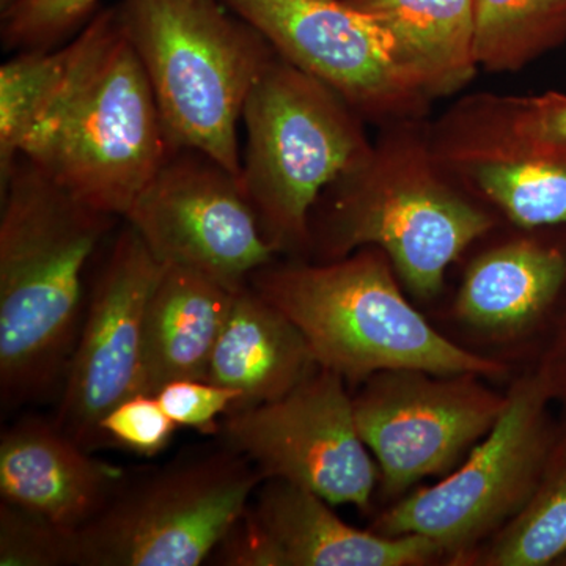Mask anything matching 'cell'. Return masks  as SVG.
<instances>
[{"instance_id": "cell-1", "label": "cell", "mask_w": 566, "mask_h": 566, "mask_svg": "<svg viewBox=\"0 0 566 566\" xmlns=\"http://www.w3.org/2000/svg\"><path fill=\"white\" fill-rule=\"evenodd\" d=\"M2 406L63 385L87 307L84 275L114 216L92 210L20 159L0 185Z\"/></svg>"}, {"instance_id": "cell-2", "label": "cell", "mask_w": 566, "mask_h": 566, "mask_svg": "<svg viewBox=\"0 0 566 566\" xmlns=\"http://www.w3.org/2000/svg\"><path fill=\"white\" fill-rule=\"evenodd\" d=\"M71 43L61 88L21 158L92 210L125 218L175 148L117 7Z\"/></svg>"}, {"instance_id": "cell-3", "label": "cell", "mask_w": 566, "mask_h": 566, "mask_svg": "<svg viewBox=\"0 0 566 566\" xmlns=\"http://www.w3.org/2000/svg\"><path fill=\"white\" fill-rule=\"evenodd\" d=\"M249 285L304 335L316 364L359 387L386 370L502 378L509 367L463 348L409 303L379 249L326 264L262 268Z\"/></svg>"}, {"instance_id": "cell-4", "label": "cell", "mask_w": 566, "mask_h": 566, "mask_svg": "<svg viewBox=\"0 0 566 566\" xmlns=\"http://www.w3.org/2000/svg\"><path fill=\"white\" fill-rule=\"evenodd\" d=\"M117 11L175 150L241 178L238 125L275 59L270 41L223 0H120Z\"/></svg>"}, {"instance_id": "cell-5", "label": "cell", "mask_w": 566, "mask_h": 566, "mask_svg": "<svg viewBox=\"0 0 566 566\" xmlns=\"http://www.w3.org/2000/svg\"><path fill=\"white\" fill-rule=\"evenodd\" d=\"M340 98L277 55L249 93L240 180L277 251L307 243L319 193L363 164L359 129Z\"/></svg>"}, {"instance_id": "cell-6", "label": "cell", "mask_w": 566, "mask_h": 566, "mask_svg": "<svg viewBox=\"0 0 566 566\" xmlns=\"http://www.w3.org/2000/svg\"><path fill=\"white\" fill-rule=\"evenodd\" d=\"M551 403L538 371L517 378L497 422L464 460L434 485L401 495L368 528L424 536L441 547L446 564L468 565L534 494L556 436Z\"/></svg>"}, {"instance_id": "cell-7", "label": "cell", "mask_w": 566, "mask_h": 566, "mask_svg": "<svg viewBox=\"0 0 566 566\" xmlns=\"http://www.w3.org/2000/svg\"><path fill=\"white\" fill-rule=\"evenodd\" d=\"M263 476L229 447L126 476L77 532L80 566H199L248 509Z\"/></svg>"}, {"instance_id": "cell-8", "label": "cell", "mask_w": 566, "mask_h": 566, "mask_svg": "<svg viewBox=\"0 0 566 566\" xmlns=\"http://www.w3.org/2000/svg\"><path fill=\"white\" fill-rule=\"evenodd\" d=\"M472 374L379 371L353 395L360 438L379 469V493L389 501L422 480L444 476L497 422L506 394Z\"/></svg>"}, {"instance_id": "cell-9", "label": "cell", "mask_w": 566, "mask_h": 566, "mask_svg": "<svg viewBox=\"0 0 566 566\" xmlns=\"http://www.w3.org/2000/svg\"><path fill=\"white\" fill-rule=\"evenodd\" d=\"M348 387L340 375L318 367L277 400L223 416L222 446L248 458L263 479L368 513L379 469L357 430Z\"/></svg>"}, {"instance_id": "cell-10", "label": "cell", "mask_w": 566, "mask_h": 566, "mask_svg": "<svg viewBox=\"0 0 566 566\" xmlns=\"http://www.w3.org/2000/svg\"><path fill=\"white\" fill-rule=\"evenodd\" d=\"M125 219L164 266L197 271L232 292L279 252L240 178L202 153L175 150Z\"/></svg>"}, {"instance_id": "cell-11", "label": "cell", "mask_w": 566, "mask_h": 566, "mask_svg": "<svg viewBox=\"0 0 566 566\" xmlns=\"http://www.w3.org/2000/svg\"><path fill=\"white\" fill-rule=\"evenodd\" d=\"M164 264L126 223L88 290L54 422L85 449L104 441L111 409L140 394L144 319Z\"/></svg>"}, {"instance_id": "cell-12", "label": "cell", "mask_w": 566, "mask_h": 566, "mask_svg": "<svg viewBox=\"0 0 566 566\" xmlns=\"http://www.w3.org/2000/svg\"><path fill=\"white\" fill-rule=\"evenodd\" d=\"M491 226L485 212L431 182L363 186L338 202L326 248L334 260L357 248L379 249L408 293L430 301L447 268Z\"/></svg>"}, {"instance_id": "cell-13", "label": "cell", "mask_w": 566, "mask_h": 566, "mask_svg": "<svg viewBox=\"0 0 566 566\" xmlns=\"http://www.w3.org/2000/svg\"><path fill=\"white\" fill-rule=\"evenodd\" d=\"M446 560L417 535L385 536L345 523L318 494L264 479L210 562L222 566H424Z\"/></svg>"}, {"instance_id": "cell-14", "label": "cell", "mask_w": 566, "mask_h": 566, "mask_svg": "<svg viewBox=\"0 0 566 566\" xmlns=\"http://www.w3.org/2000/svg\"><path fill=\"white\" fill-rule=\"evenodd\" d=\"M279 57L364 106L417 91L390 33L346 0H223Z\"/></svg>"}, {"instance_id": "cell-15", "label": "cell", "mask_w": 566, "mask_h": 566, "mask_svg": "<svg viewBox=\"0 0 566 566\" xmlns=\"http://www.w3.org/2000/svg\"><path fill=\"white\" fill-rule=\"evenodd\" d=\"M128 472L91 455L55 422L28 417L3 431L0 495L7 504L80 532L103 512Z\"/></svg>"}, {"instance_id": "cell-16", "label": "cell", "mask_w": 566, "mask_h": 566, "mask_svg": "<svg viewBox=\"0 0 566 566\" xmlns=\"http://www.w3.org/2000/svg\"><path fill=\"white\" fill-rule=\"evenodd\" d=\"M565 285L562 249L513 241L471 263L458 292L455 314L464 326L488 337H524L553 322Z\"/></svg>"}, {"instance_id": "cell-17", "label": "cell", "mask_w": 566, "mask_h": 566, "mask_svg": "<svg viewBox=\"0 0 566 566\" xmlns=\"http://www.w3.org/2000/svg\"><path fill=\"white\" fill-rule=\"evenodd\" d=\"M318 367L304 335L279 308L251 285L234 292L207 375L240 395L232 411L277 400Z\"/></svg>"}, {"instance_id": "cell-18", "label": "cell", "mask_w": 566, "mask_h": 566, "mask_svg": "<svg viewBox=\"0 0 566 566\" xmlns=\"http://www.w3.org/2000/svg\"><path fill=\"white\" fill-rule=\"evenodd\" d=\"M232 290L186 268L164 266L144 319L140 394L177 379H207Z\"/></svg>"}, {"instance_id": "cell-19", "label": "cell", "mask_w": 566, "mask_h": 566, "mask_svg": "<svg viewBox=\"0 0 566 566\" xmlns=\"http://www.w3.org/2000/svg\"><path fill=\"white\" fill-rule=\"evenodd\" d=\"M390 33L416 88L453 92L475 66V0H346Z\"/></svg>"}, {"instance_id": "cell-20", "label": "cell", "mask_w": 566, "mask_h": 566, "mask_svg": "<svg viewBox=\"0 0 566 566\" xmlns=\"http://www.w3.org/2000/svg\"><path fill=\"white\" fill-rule=\"evenodd\" d=\"M566 554V419L534 494L506 526L471 557L475 566H556Z\"/></svg>"}, {"instance_id": "cell-21", "label": "cell", "mask_w": 566, "mask_h": 566, "mask_svg": "<svg viewBox=\"0 0 566 566\" xmlns=\"http://www.w3.org/2000/svg\"><path fill=\"white\" fill-rule=\"evenodd\" d=\"M532 148L527 158L475 164L476 185L520 227L566 226V148Z\"/></svg>"}, {"instance_id": "cell-22", "label": "cell", "mask_w": 566, "mask_h": 566, "mask_svg": "<svg viewBox=\"0 0 566 566\" xmlns=\"http://www.w3.org/2000/svg\"><path fill=\"white\" fill-rule=\"evenodd\" d=\"M71 52V43L22 51L0 69V185L9 180L25 140L61 88Z\"/></svg>"}, {"instance_id": "cell-23", "label": "cell", "mask_w": 566, "mask_h": 566, "mask_svg": "<svg viewBox=\"0 0 566 566\" xmlns=\"http://www.w3.org/2000/svg\"><path fill=\"white\" fill-rule=\"evenodd\" d=\"M566 29V0H475L476 63L513 69Z\"/></svg>"}, {"instance_id": "cell-24", "label": "cell", "mask_w": 566, "mask_h": 566, "mask_svg": "<svg viewBox=\"0 0 566 566\" xmlns=\"http://www.w3.org/2000/svg\"><path fill=\"white\" fill-rule=\"evenodd\" d=\"M0 566H80L77 532L2 501Z\"/></svg>"}, {"instance_id": "cell-25", "label": "cell", "mask_w": 566, "mask_h": 566, "mask_svg": "<svg viewBox=\"0 0 566 566\" xmlns=\"http://www.w3.org/2000/svg\"><path fill=\"white\" fill-rule=\"evenodd\" d=\"M102 0H13L2 9V40L10 50H52L80 32Z\"/></svg>"}, {"instance_id": "cell-26", "label": "cell", "mask_w": 566, "mask_h": 566, "mask_svg": "<svg viewBox=\"0 0 566 566\" xmlns=\"http://www.w3.org/2000/svg\"><path fill=\"white\" fill-rule=\"evenodd\" d=\"M156 395L136 394L107 412L99 424L104 441L128 449L140 457L161 453L177 431Z\"/></svg>"}, {"instance_id": "cell-27", "label": "cell", "mask_w": 566, "mask_h": 566, "mask_svg": "<svg viewBox=\"0 0 566 566\" xmlns=\"http://www.w3.org/2000/svg\"><path fill=\"white\" fill-rule=\"evenodd\" d=\"M156 397L177 427L219 434L221 417L232 411L240 395L207 379H177L164 386Z\"/></svg>"}, {"instance_id": "cell-28", "label": "cell", "mask_w": 566, "mask_h": 566, "mask_svg": "<svg viewBox=\"0 0 566 566\" xmlns=\"http://www.w3.org/2000/svg\"><path fill=\"white\" fill-rule=\"evenodd\" d=\"M515 133L531 147L566 148V96L549 93L524 104Z\"/></svg>"}, {"instance_id": "cell-29", "label": "cell", "mask_w": 566, "mask_h": 566, "mask_svg": "<svg viewBox=\"0 0 566 566\" xmlns=\"http://www.w3.org/2000/svg\"><path fill=\"white\" fill-rule=\"evenodd\" d=\"M553 401L566 406V307L554 322L553 337L536 367Z\"/></svg>"}, {"instance_id": "cell-30", "label": "cell", "mask_w": 566, "mask_h": 566, "mask_svg": "<svg viewBox=\"0 0 566 566\" xmlns=\"http://www.w3.org/2000/svg\"><path fill=\"white\" fill-rule=\"evenodd\" d=\"M556 566H566V554L564 557L558 558Z\"/></svg>"}, {"instance_id": "cell-31", "label": "cell", "mask_w": 566, "mask_h": 566, "mask_svg": "<svg viewBox=\"0 0 566 566\" xmlns=\"http://www.w3.org/2000/svg\"><path fill=\"white\" fill-rule=\"evenodd\" d=\"M11 2H13V0H2V9H6V7L10 6Z\"/></svg>"}]
</instances>
